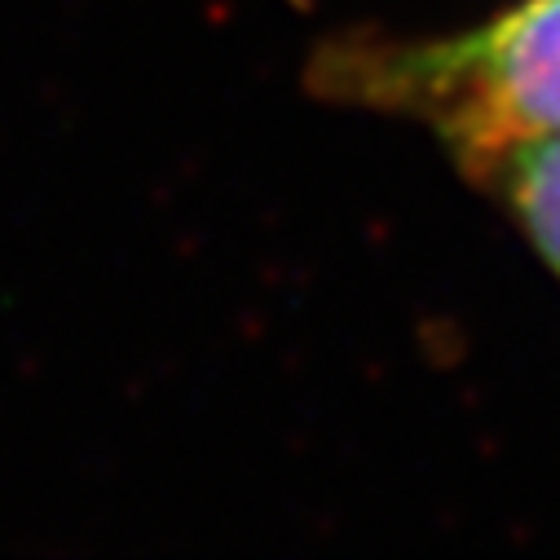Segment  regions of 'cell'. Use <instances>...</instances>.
I'll use <instances>...</instances> for the list:
<instances>
[{"label": "cell", "instance_id": "obj_1", "mask_svg": "<svg viewBox=\"0 0 560 560\" xmlns=\"http://www.w3.org/2000/svg\"><path fill=\"white\" fill-rule=\"evenodd\" d=\"M310 84L327 102L429 128L459 168L560 137V0H516L451 36H336L314 54Z\"/></svg>", "mask_w": 560, "mask_h": 560}, {"label": "cell", "instance_id": "obj_2", "mask_svg": "<svg viewBox=\"0 0 560 560\" xmlns=\"http://www.w3.org/2000/svg\"><path fill=\"white\" fill-rule=\"evenodd\" d=\"M464 173L499 199V208L521 225L529 247L560 273V137L490 151L464 164Z\"/></svg>", "mask_w": 560, "mask_h": 560}]
</instances>
